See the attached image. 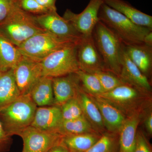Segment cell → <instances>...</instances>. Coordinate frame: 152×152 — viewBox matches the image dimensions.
<instances>
[{
    "label": "cell",
    "mask_w": 152,
    "mask_h": 152,
    "mask_svg": "<svg viewBox=\"0 0 152 152\" xmlns=\"http://www.w3.org/2000/svg\"><path fill=\"white\" fill-rule=\"evenodd\" d=\"M99 20L119 38L124 45L144 43L151 29L139 26L104 3L99 12Z\"/></svg>",
    "instance_id": "cell-1"
},
{
    "label": "cell",
    "mask_w": 152,
    "mask_h": 152,
    "mask_svg": "<svg viewBox=\"0 0 152 152\" xmlns=\"http://www.w3.org/2000/svg\"><path fill=\"white\" fill-rule=\"evenodd\" d=\"M37 106L29 94L20 95L0 110V120L8 135L18 136L31 125Z\"/></svg>",
    "instance_id": "cell-2"
},
{
    "label": "cell",
    "mask_w": 152,
    "mask_h": 152,
    "mask_svg": "<svg viewBox=\"0 0 152 152\" xmlns=\"http://www.w3.org/2000/svg\"><path fill=\"white\" fill-rule=\"evenodd\" d=\"M46 31L37 23L34 15L25 12L18 3L8 18L0 24V35L19 47L28 39Z\"/></svg>",
    "instance_id": "cell-3"
},
{
    "label": "cell",
    "mask_w": 152,
    "mask_h": 152,
    "mask_svg": "<svg viewBox=\"0 0 152 152\" xmlns=\"http://www.w3.org/2000/svg\"><path fill=\"white\" fill-rule=\"evenodd\" d=\"M92 37L107 69L120 77L124 46L122 42L100 20L93 30Z\"/></svg>",
    "instance_id": "cell-4"
},
{
    "label": "cell",
    "mask_w": 152,
    "mask_h": 152,
    "mask_svg": "<svg viewBox=\"0 0 152 152\" xmlns=\"http://www.w3.org/2000/svg\"><path fill=\"white\" fill-rule=\"evenodd\" d=\"M97 96L115 106L128 117L137 113H144L148 105V95L124 84Z\"/></svg>",
    "instance_id": "cell-5"
},
{
    "label": "cell",
    "mask_w": 152,
    "mask_h": 152,
    "mask_svg": "<svg viewBox=\"0 0 152 152\" xmlns=\"http://www.w3.org/2000/svg\"><path fill=\"white\" fill-rule=\"evenodd\" d=\"M78 43L59 49L41 61L43 76L57 77L75 73L78 71L80 69L77 58Z\"/></svg>",
    "instance_id": "cell-6"
},
{
    "label": "cell",
    "mask_w": 152,
    "mask_h": 152,
    "mask_svg": "<svg viewBox=\"0 0 152 152\" xmlns=\"http://www.w3.org/2000/svg\"><path fill=\"white\" fill-rule=\"evenodd\" d=\"M78 42L46 31L33 36L18 48L23 56L40 61L57 50Z\"/></svg>",
    "instance_id": "cell-7"
},
{
    "label": "cell",
    "mask_w": 152,
    "mask_h": 152,
    "mask_svg": "<svg viewBox=\"0 0 152 152\" xmlns=\"http://www.w3.org/2000/svg\"><path fill=\"white\" fill-rule=\"evenodd\" d=\"M18 136L23 140V150L27 152H47L62 143L64 137L58 132L41 130L31 126Z\"/></svg>",
    "instance_id": "cell-8"
},
{
    "label": "cell",
    "mask_w": 152,
    "mask_h": 152,
    "mask_svg": "<svg viewBox=\"0 0 152 152\" xmlns=\"http://www.w3.org/2000/svg\"><path fill=\"white\" fill-rule=\"evenodd\" d=\"M104 3L103 0H90L88 5L81 12L75 13L67 9L63 17L83 37L92 35L95 26L99 21V12Z\"/></svg>",
    "instance_id": "cell-9"
},
{
    "label": "cell",
    "mask_w": 152,
    "mask_h": 152,
    "mask_svg": "<svg viewBox=\"0 0 152 152\" xmlns=\"http://www.w3.org/2000/svg\"><path fill=\"white\" fill-rule=\"evenodd\" d=\"M13 72L21 95L29 94L33 87L43 77L40 61L23 56L14 68Z\"/></svg>",
    "instance_id": "cell-10"
},
{
    "label": "cell",
    "mask_w": 152,
    "mask_h": 152,
    "mask_svg": "<svg viewBox=\"0 0 152 152\" xmlns=\"http://www.w3.org/2000/svg\"><path fill=\"white\" fill-rule=\"evenodd\" d=\"M34 18L41 28L59 37L79 42L83 37L69 22L58 14L57 11L34 15Z\"/></svg>",
    "instance_id": "cell-11"
},
{
    "label": "cell",
    "mask_w": 152,
    "mask_h": 152,
    "mask_svg": "<svg viewBox=\"0 0 152 152\" xmlns=\"http://www.w3.org/2000/svg\"><path fill=\"white\" fill-rule=\"evenodd\" d=\"M77 58L80 70L91 74L99 71L108 70L95 45L92 35L83 37L79 41Z\"/></svg>",
    "instance_id": "cell-12"
},
{
    "label": "cell",
    "mask_w": 152,
    "mask_h": 152,
    "mask_svg": "<svg viewBox=\"0 0 152 152\" xmlns=\"http://www.w3.org/2000/svg\"><path fill=\"white\" fill-rule=\"evenodd\" d=\"M120 79L125 84L132 86L140 91L149 95L151 87L149 79L133 63L123 48Z\"/></svg>",
    "instance_id": "cell-13"
},
{
    "label": "cell",
    "mask_w": 152,
    "mask_h": 152,
    "mask_svg": "<svg viewBox=\"0 0 152 152\" xmlns=\"http://www.w3.org/2000/svg\"><path fill=\"white\" fill-rule=\"evenodd\" d=\"M52 82L55 105L61 107L77 97L80 84L76 73L52 78Z\"/></svg>",
    "instance_id": "cell-14"
},
{
    "label": "cell",
    "mask_w": 152,
    "mask_h": 152,
    "mask_svg": "<svg viewBox=\"0 0 152 152\" xmlns=\"http://www.w3.org/2000/svg\"><path fill=\"white\" fill-rule=\"evenodd\" d=\"M62 121L61 111L59 106L37 107L31 126L41 130L58 132Z\"/></svg>",
    "instance_id": "cell-15"
},
{
    "label": "cell",
    "mask_w": 152,
    "mask_h": 152,
    "mask_svg": "<svg viewBox=\"0 0 152 152\" xmlns=\"http://www.w3.org/2000/svg\"><path fill=\"white\" fill-rule=\"evenodd\" d=\"M88 94L99 110L107 132L118 133L126 117L103 98Z\"/></svg>",
    "instance_id": "cell-16"
},
{
    "label": "cell",
    "mask_w": 152,
    "mask_h": 152,
    "mask_svg": "<svg viewBox=\"0 0 152 152\" xmlns=\"http://www.w3.org/2000/svg\"><path fill=\"white\" fill-rule=\"evenodd\" d=\"M77 99L78 100L83 115L89 122L94 130L102 135L107 132L102 115L97 106L90 97L89 95L80 86Z\"/></svg>",
    "instance_id": "cell-17"
},
{
    "label": "cell",
    "mask_w": 152,
    "mask_h": 152,
    "mask_svg": "<svg viewBox=\"0 0 152 152\" xmlns=\"http://www.w3.org/2000/svg\"><path fill=\"white\" fill-rule=\"evenodd\" d=\"M143 113L126 117L118 132L120 152H134L135 147L137 129Z\"/></svg>",
    "instance_id": "cell-18"
},
{
    "label": "cell",
    "mask_w": 152,
    "mask_h": 152,
    "mask_svg": "<svg viewBox=\"0 0 152 152\" xmlns=\"http://www.w3.org/2000/svg\"><path fill=\"white\" fill-rule=\"evenodd\" d=\"M110 7L122 14L136 24L152 29V17L124 0H103Z\"/></svg>",
    "instance_id": "cell-19"
},
{
    "label": "cell",
    "mask_w": 152,
    "mask_h": 152,
    "mask_svg": "<svg viewBox=\"0 0 152 152\" xmlns=\"http://www.w3.org/2000/svg\"><path fill=\"white\" fill-rule=\"evenodd\" d=\"M129 58L147 77L151 75L152 66V47L145 44L124 45Z\"/></svg>",
    "instance_id": "cell-20"
},
{
    "label": "cell",
    "mask_w": 152,
    "mask_h": 152,
    "mask_svg": "<svg viewBox=\"0 0 152 152\" xmlns=\"http://www.w3.org/2000/svg\"><path fill=\"white\" fill-rule=\"evenodd\" d=\"M20 95L15 80L13 69L0 71V110Z\"/></svg>",
    "instance_id": "cell-21"
},
{
    "label": "cell",
    "mask_w": 152,
    "mask_h": 152,
    "mask_svg": "<svg viewBox=\"0 0 152 152\" xmlns=\"http://www.w3.org/2000/svg\"><path fill=\"white\" fill-rule=\"evenodd\" d=\"M29 94L37 107L54 105L52 78L42 77L33 87Z\"/></svg>",
    "instance_id": "cell-22"
},
{
    "label": "cell",
    "mask_w": 152,
    "mask_h": 152,
    "mask_svg": "<svg viewBox=\"0 0 152 152\" xmlns=\"http://www.w3.org/2000/svg\"><path fill=\"white\" fill-rule=\"evenodd\" d=\"M23 56L18 47L0 35V71L13 69Z\"/></svg>",
    "instance_id": "cell-23"
},
{
    "label": "cell",
    "mask_w": 152,
    "mask_h": 152,
    "mask_svg": "<svg viewBox=\"0 0 152 152\" xmlns=\"http://www.w3.org/2000/svg\"><path fill=\"white\" fill-rule=\"evenodd\" d=\"M101 136L97 133H85L65 136L62 143L70 152H84L94 145Z\"/></svg>",
    "instance_id": "cell-24"
},
{
    "label": "cell",
    "mask_w": 152,
    "mask_h": 152,
    "mask_svg": "<svg viewBox=\"0 0 152 152\" xmlns=\"http://www.w3.org/2000/svg\"><path fill=\"white\" fill-rule=\"evenodd\" d=\"M58 132L64 137L85 133H97L83 115L75 119L62 121Z\"/></svg>",
    "instance_id": "cell-25"
},
{
    "label": "cell",
    "mask_w": 152,
    "mask_h": 152,
    "mask_svg": "<svg viewBox=\"0 0 152 152\" xmlns=\"http://www.w3.org/2000/svg\"><path fill=\"white\" fill-rule=\"evenodd\" d=\"M84 152H120L118 133L106 132L94 145Z\"/></svg>",
    "instance_id": "cell-26"
},
{
    "label": "cell",
    "mask_w": 152,
    "mask_h": 152,
    "mask_svg": "<svg viewBox=\"0 0 152 152\" xmlns=\"http://www.w3.org/2000/svg\"><path fill=\"white\" fill-rule=\"evenodd\" d=\"M75 73L78 77L82 88L88 94L99 96L104 93L99 79L94 74L80 70Z\"/></svg>",
    "instance_id": "cell-27"
},
{
    "label": "cell",
    "mask_w": 152,
    "mask_h": 152,
    "mask_svg": "<svg viewBox=\"0 0 152 152\" xmlns=\"http://www.w3.org/2000/svg\"><path fill=\"white\" fill-rule=\"evenodd\" d=\"M94 74L99 79L104 93L110 91L125 84L119 77L109 71H99Z\"/></svg>",
    "instance_id": "cell-28"
},
{
    "label": "cell",
    "mask_w": 152,
    "mask_h": 152,
    "mask_svg": "<svg viewBox=\"0 0 152 152\" xmlns=\"http://www.w3.org/2000/svg\"><path fill=\"white\" fill-rule=\"evenodd\" d=\"M60 107L63 121L75 119L83 115L81 107L77 97L67 101Z\"/></svg>",
    "instance_id": "cell-29"
},
{
    "label": "cell",
    "mask_w": 152,
    "mask_h": 152,
    "mask_svg": "<svg viewBox=\"0 0 152 152\" xmlns=\"http://www.w3.org/2000/svg\"><path fill=\"white\" fill-rule=\"evenodd\" d=\"M21 9L34 15H44L52 12L40 5L36 0H17Z\"/></svg>",
    "instance_id": "cell-30"
},
{
    "label": "cell",
    "mask_w": 152,
    "mask_h": 152,
    "mask_svg": "<svg viewBox=\"0 0 152 152\" xmlns=\"http://www.w3.org/2000/svg\"><path fill=\"white\" fill-rule=\"evenodd\" d=\"M17 4V0H0V24L10 15Z\"/></svg>",
    "instance_id": "cell-31"
},
{
    "label": "cell",
    "mask_w": 152,
    "mask_h": 152,
    "mask_svg": "<svg viewBox=\"0 0 152 152\" xmlns=\"http://www.w3.org/2000/svg\"><path fill=\"white\" fill-rule=\"evenodd\" d=\"M134 152H152L150 145L141 132H137L135 147Z\"/></svg>",
    "instance_id": "cell-32"
},
{
    "label": "cell",
    "mask_w": 152,
    "mask_h": 152,
    "mask_svg": "<svg viewBox=\"0 0 152 152\" xmlns=\"http://www.w3.org/2000/svg\"><path fill=\"white\" fill-rule=\"evenodd\" d=\"M12 144V137L6 132L0 120V152H8Z\"/></svg>",
    "instance_id": "cell-33"
},
{
    "label": "cell",
    "mask_w": 152,
    "mask_h": 152,
    "mask_svg": "<svg viewBox=\"0 0 152 152\" xmlns=\"http://www.w3.org/2000/svg\"><path fill=\"white\" fill-rule=\"evenodd\" d=\"M41 6L51 11H57L56 2L57 0H36Z\"/></svg>",
    "instance_id": "cell-34"
},
{
    "label": "cell",
    "mask_w": 152,
    "mask_h": 152,
    "mask_svg": "<svg viewBox=\"0 0 152 152\" xmlns=\"http://www.w3.org/2000/svg\"><path fill=\"white\" fill-rule=\"evenodd\" d=\"M145 125L147 132L150 135L152 134V114L151 112L148 115L145 121Z\"/></svg>",
    "instance_id": "cell-35"
},
{
    "label": "cell",
    "mask_w": 152,
    "mask_h": 152,
    "mask_svg": "<svg viewBox=\"0 0 152 152\" xmlns=\"http://www.w3.org/2000/svg\"><path fill=\"white\" fill-rule=\"evenodd\" d=\"M47 152H70V151L62 143H61L53 147Z\"/></svg>",
    "instance_id": "cell-36"
},
{
    "label": "cell",
    "mask_w": 152,
    "mask_h": 152,
    "mask_svg": "<svg viewBox=\"0 0 152 152\" xmlns=\"http://www.w3.org/2000/svg\"><path fill=\"white\" fill-rule=\"evenodd\" d=\"M144 44L152 47V31L150 32L145 37Z\"/></svg>",
    "instance_id": "cell-37"
},
{
    "label": "cell",
    "mask_w": 152,
    "mask_h": 152,
    "mask_svg": "<svg viewBox=\"0 0 152 152\" xmlns=\"http://www.w3.org/2000/svg\"><path fill=\"white\" fill-rule=\"evenodd\" d=\"M22 152H27L25 151H23H23H22Z\"/></svg>",
    "instance_id": "cell-38"
}]
</instances>
